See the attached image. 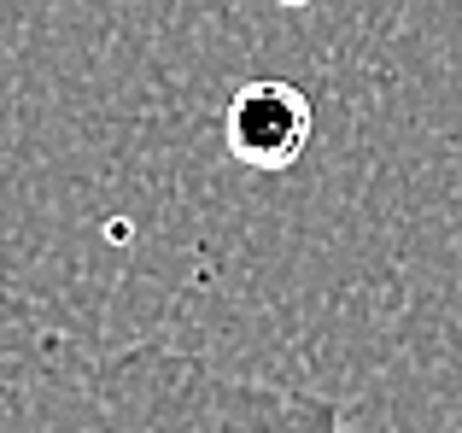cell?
Returning a JSON list of instances; mask_svg holds the SVG:
<instances>
[{"mask_svg":"<svg viewBox=\"0 0 462 433\" xmlns=\"http://www.w3.org/2000/svg\"><path fill=\"white\" fill-rule=\"evenodd\" d=\"M223 141L252 170H287L310 147V100L293 82L275 77L246 82V88H235V100L223 112Z\"/></svg>","mask_w":462,"mask_h":433,"instance_id":"cell-2","label":"cell"},{"mask_svg":"<svg viewBox=\"0 0 462 433\" xmlns=\"http://www.w3.org/2000/svg\"><path fill=\"white\" fill-rule=\"evenodd\" d=\"M0 433H363L334 399L170 345H100L0 275Z\"/></svg>","mask_w":462,"mask_h":433,"instance_id":"cell-1","label":"cell"}]
</instances>
